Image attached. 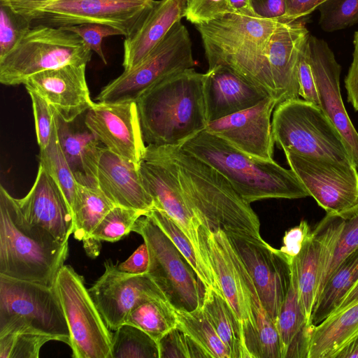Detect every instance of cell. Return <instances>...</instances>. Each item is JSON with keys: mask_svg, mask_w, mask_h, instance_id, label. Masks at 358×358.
Wrapping results in <instances>:
<instances>
[{"mask_svg": "<svg viewBox=\"0 0 358 358\" xmlns=\"http://www.w3.org/2000/svg\"><path fill=\"white\" fill-rule=\"evenodd\" d=\"M32 104L37 142L40 150L50 143L56 127L57 113L52 106L36 93L28 91Z\"/></svg>", "mask_w": 358, "mask_h": 358, "instance_id": "f6af8a7d", "label": "cell"}, {"mask_svg": "<svg viewBox=\"0 0 358 358\" xmlns=\"http://www.w3.org/2000/svg\"><path fill=\"white\" fill-rule=\"evenodd\" d=\"M182 149L220 173L248 203L267 199H301L309 194L295 173L273 159L244 152L206 130L196 134Z\"/></svg>", "mask_w": 358, "mask_h": 358, "instance_id": "3957f363", "label": "cell"}, {"mask_svg": "<svg viewBox=\"0 0 358 358\" xmlns=\"http://www.w3.org/2000/svg\"><path fill=\"white\" fill-rule=\"evenodd\" d=\"M308 38L301 49L297 63L299 96L304 100L320 106L317 90L310 62Z\"/></svg>", "mask_w": 358, "mask_h": 358, "instance_id": "c3c4849f", "label": "cell"}, {"mask_svg": "<svg viewBox=\"0 0 358 358\" xmlns=\"http://www.w3.org/2000/svg\"><path fill=\"white\" fill-rule=\"evenodd\" d=\"M150 264L148 248L144 242L124 262L115 265L118 271L129 274H143Z\"/></svg>", "mask_w": 358, "mask_h": 358, "instance_id": "816d5d0a", "label": "cell"}, {"mask_svg": "<svg viewBox=\"0 0 358 358\" xmlns=\"http://www.w3.org/2000/svg\"><path fill=\"white\" fill-rule=\"evenodd\" d=\"M280 22L229 13L195 25L202 39L208 69L220 64L228 66L273 98L268 48Z\"/></svg>", "mask_w": 358, "mask_h": 358, "instance_id": "5b68a950", "label": "cell"}, {"mask_svg": "<svg viewBox=\"0 0 358 358\" xmlns=\"http://www.w3.org/2000/svg\"><path fill=\"white\" fill-rule=\"evenodd\" d=\"M39 164L57 185L73 213L77 194V180L62 151L57 123L49 145L45 149L40 150Z\"/></svg>", "mask_w": 358, "mask_h": 358, "instance_id": "8d00e7d4", "label": "cell"}, {"mask_svg": "<svg viewBox=\"0 0 358 358\" xmlns=\"http://www.w3.org/2000/svg\"><path fill=\"white\" fill-rule=\"evenodd\" d=\"M26 17L31 26L61 28L95 23L129 36L152 8L155 0H1Z\"/></svg>", "mask_w": 358, "mask_h": 358, "instance_id": "52a82bcc", "label": "cell"}, {"mask_svg": "<svg viewBox=\"0 0 358 358\" xmlns=\"http://www.w3.org/2000/svg\"><path fill=\"white\" fill-rule=\"evenodd\" d=\"M92 50L76 33L43 24L31 26L17 45L0 59V82L24 84L31 76L68 64H87Z\"/></svg>", "mask_w": 358, "mask_h": 358, "instance_id": "9c48e42d", "label": "cell"}, {"mask_svg": "<svg viewBox=\"0 0 358 358\" xmlns=\"http://www.w3.org/2000/svg\"><path fill=\"white\" fill-rule=\"evenodd\" d=\"M131 231L140 234L150 254L148 273L177 308L202 306L205 287L171 239L148 215L140 217Z\"/></svg>", "mask_w": 358, "mask_h": 358, "instance_id": "8fae6325", "label": "cell"}, {"mask_svg": "<svg viewBox=\"0 0 358 358\" xmlns=\"http://www.w3.org/2000/svg\"><path fill=\"white\" fill-rule=\"evenodd\" d=\"M82 241L83 242L84 249L88 256L96 257L99 255L101 246V241L90 236Z\"/></svg>", "mask_w": 358, "mask_h": 358, "instance_id": "6f0895ef", "label": "cell"}, {"mask_svg": "<svg viewBox=\"0 0 358 358\" xmlns=\"http://www.w3.org/2000/svg\"><path fill=\"white\" fill-rule=\"evenodd\" d=\"M309 36L304 22L299 19L280 22L270 38L268 61L273 98L278 104L299 96L297 63L301 49Z\"/></svg>", "mask_w": 358, "mask_h": 358, "instance_id": "cb8c5ba5", "label": "cell"}, {"mask_svg": "<svg viewBox=\"0 0 358 358\" xmlns=\"http://www.w3.org/2000/svg\"><path fill=\"white\" fill-rule=\"evenodd\" d=\"M226 234L252 278L264 308L275 323L289 287L290 263L280 250L262 238Z\"/></svg>", "mask_w": 358, "mask_h": 358, "instance_id": "9a60e30c", "label": "cell"}, {"mask_svg": "<svg viewBox=\"0 0 358 358\" xmlns=\"http://www.w3.org/2000/svg\"><path fill=\"white\" fill-rule=\"evenodd\" d=\"M290 169L327 214L342 215L358 206V171L323 158L285 151Z\"/></svg>", "mask_w": 358, "mask_h": 358, "instance_id": "5bb4252c", "label": "cell"}, {"mask_svg": "<svg viewBox=\"0 0 358 358\" xmlns=\"http://www.w3.org/2000/svg\"><path fill=\"white\" fill-rule=\"evenodd\" d=\"M159 147L174 163L182 194L201 225L262 238L260 222L250 203L220 173L180 145Z\"/></svg>", "mask_w": 358, "mask_h": 358, "instance_id": "6da1fadb", "label": "cell"}, {"mask_svg": "<svg viewBox=\"0 0 358 358\" xmlns=\"http://www.w3.org/2000/svg\"><path fill=\"white\" fill-rule=\"evenodd\" d=\"M61 28L78 34L85 45L98 55L105 64H107V61L102 49L103 38L111 36L122 35L118 29L110 26L95 23H85Z\"/></svg>", "mask_w": 358, "mask_h": 358, "instance_id": "7dc6e473", "label": "cell"}, {"mask_svg": "<svg viewBox=\"0 0 358 358\" xmlns=\"http://www.w3.org/2000/svg\"><path fill=\"white\" fill-rule=\"evenodd\" d=\"M229 3L231 13L257 17L252 8L250 0H229Z\"/></svg>", "mask_w": 358, "mask_h": 358, "instance_id": "9f6ffc18", "label": "cell"}, {"mask_svg": "<svg viewBox=\"0 0 358 358\" xmlns=\"http://www.w3.org/2000/svg\"><path fill=\"white\" fill-rule=\"evenodd\" d=\"M57 136L62 151L78 182L96 185L100 141L89 129H73L56 115Z\"/></svg>", "mask_w": 358, "mask_h": 358, "instance_id": "83f0119b", "label": "cell"}, {"mask_svg": "<svg viewBox=\"0 0 358 358\" xmlns=\"http://www.w3.org/2000/svg\"><path fill=\"white\" fill-rule=\"evenodd\" d=\"M358 302V282L350 291V292L345 296L344 299L338 308L336 310L334 313H338L342 310H344ZM333 313V314H334ZM332 315V314H331Z\"/></svg>", "mask_w": 358, "mask_h": 358, "instance_id": "680465c9", "label": "cell"}, {"mask_svg": "<svg viewBox=\"0 0 358 358\" xmlns=\"http://www.w3.org/2000/svg\"><path fill=\"white\" fill-rule=\"evenodd\" d=\"M104 266V273L88 291L110 329L115 331L124 324L129 313L140 303L150 299L169 300L148 273L121 272L110 260L105 262Z\"/></svg>", "mask_w": 358, "mask_h": 358, "instance_id": "e0dca14e", "label": "cell"}, {"mask_svg": "<svg viewBox=\"0 0 358 358\" xmlns=\"http://www.w3.org/2000/svg\"><path fill=\"white\" fill-rule=\"evenodd\" d=\"M252 8L259 18L284 22L285 0H250Z\"/></svg>", "mask_w": 358, "mask_h": 358, "instance_id": "f907efd6", "label": "cell"}, {"mask_svg": "<svg viewBox=\"0 0 358 358\" xmlns=\"http://www.w3.org/2000/svg\"><path fill=\"white\" fill-rule=\"evenodd\" d=\"M31 27L26 17L0 0V59L17 45Z\"/></svg>", "mask_w": 358, "mask_h": 358, "instance_id": "7bdbcfd3", "label": "cell"}, {"mask_svg": "<svg viewBox=\"0 0 358 358\" xmlns=\"http://www.w3.org/2000/svg\"><path fill=\"white\" fill-rule=\"evenodd\" d=\"M194 65L188 30L179 21L139 64L124 70L104 86L96 100L106 103L136 101L162 80Z\"/></svg>", "mask_w": 358, "mask_h": 358, "instance_id": "30bf717a", "label": "cell"}, {"mask_svg": "<svg viewBox=\"0 0 358 358\" xmlns=\"http://www.w3.org/2000/svg\"><path fill=\"white\" fill-rule=\"evenodd\" d=\"M353 44L352 62L345 78V87L348 101L358 111V31L354 34Z\"/></svg>", "mask_w": 358, "mask_h": 358, "instance_id": "f5cc1de1", "label": "cell"}, {"mask_svg": "<svg viewBox=\"0 0 358 358\" xmlns=\"http://www.w3.org/2000/svg\"><path fill=\"white\" fill-rule=\"evenodd\" d=\"M310 228L305 220L285 231L282 238V245L279 249L291 263L300 252L305 241L311 233Z\"/></svg>", "mask_w": 358, "mask_h": 358, "instance_id": "681fc988", "label": "cell"}, {"mask_svg": "<svg viewBox=\"0 0 358 358\" xmlns=\"http://www.w3.org/2000/svg\"><path fill=\"white\" fill-rule=\"evenodd\" d=\"M177 327L189 335L208 355L209 358H231L202 306L192 310L174 306Z\"/></svg>", "mask_w": 358, "mask_h": 358, "instance_id": "836d02e7", "label": "cell"}, {"mask_svg": "<svg viewBox=\"0 0 358 358\" xmlns=\"http://www.w3.org/2000/svg\"><path fill=\"white\" fill-rule=\"evenodd\" d=\"M358 282V248L338 264L317 298L309 324L317 325L333 314Z\"/></svg>", "mask_w": 358, "mask_h": 358, "instance_id": "f546056e", "label": "cell"}, {"mask_svg": "<svg viewBox=\"0 0 358 358\" xmlns=\"http://www.w3.org/2000/svg\"><path fill=\"white\" fill-rule=\"evenodd\" d=\"M343 223L341 216L327 214L311 231L300 252L292 260L301 301L308 323L322 277Z\"/></svg>", "mask_w": 358, "mask_h": 358, "instance_id": "44dd1931", "label": "cell"}, {"mask_svg": "<svg viewBox=\"0 0 358 358\" xmlns=\"http://www.w3.org/2000/svg\"><path fill=\"white\" fill-rule=\"evenodd\" d=\"M199 231L203 255L238 322L244 358H259L258 329L251 292L236 263L229 237L222 229L212 231L200 225Z\"/></svg>", "mask_w": 358, "mask_h": 358, "instance_id": "7c38bea8", "label": "cell"}, {"mask_svg": "<svg viewBox=\"0 0 358 358\" xmlns=\"http://www.w3.org/2000/svg\"><path fill=\"white\" fill-rule=\"evenodd\" d=\"M146 214L142 210L115 206L102 219L90 236L100 241H117L130 233L136 221Z\"/></svg>", "mask_w": 358, "mask_h": 358, "instance_id": "f35d334b", "label": "cell"}, {"mask_svg": "<svg viewBox=\"0 0 358 358\" xmlns=\"http://www.w3.org/2000/svg\"><path fill=\"white\" fill-rule=\"evenodd\" d=\"M139 169L143 185L153 199L154 208L162 210L173 220L210 266L201 247V224L184 199L174 163L159 146L147 145Z\"/></svg>", "mask_w": 358, "mask_h": 358, "instance_id": "2e32d148", "label": "cell"}, {"mask_svg": "<svg viewBox=\"0 0 358 358\" xmlns=\"http://www.w3.org/2000/svg\"><path fill=\"white\" fill-rule=\"evenodd\" d=\"M145 215L150 217L171 239L191 265L205 288H214L222 294L213 270L198 254L191 241L173 220L157 208L151 209Z\"/></svg>", "mask_w": 358, "mask_h": 358, "instance_id": "d6a6232c", "label": "cell"}, {"mask_svg": "<svg viewBox=\"0 0 358 358\" xmlns=\"http://www.w3.org/2000/svg\"><path fill=\"white\" fill-rule=\"evenodd\" d=\"M203 92L208 122L247 109L269 96L236 71L221 64L205 73Z\"/></svg>", "mask_w": 358, "mask_h": 358, "instance_id": "d4e9b609", "label": "cell"}, {"mask_svg": "<svg viewBox=\"0 0 358 358\" xmlns=\"http://www.w3.org/2000/svg\"><path fill=\"white\" fill-rule=\"evenodd\" d=\"M16 200L29 222L45 228L59 243H68L73 233L72 211L57 185L41 164L29 192Z\"/></svg>", "mask_w": 358, "mask_h": 358, "instance_id": "603a6c76", "label": "cell"}, {"mask_svg": "<svg viewBox=\"0 0 358 358\" xmlns=\"http://www.w3.org/2000/svg\"><path fill=\"white\" fill-rule=\"evenodd\" d=\"M202 308L231 358H244L239 326L224 296L214 288H205Z\"/></svg>", "mask_w": 358, "mask_h": 358, "instance_id": "1f68e13d", "label": "cell"}, {"mask_svg": "<svg viewBox=\"0 0 358 358\" xmlns=\"http://www.w3.org/2000/svg\"><path fill=\"white\" fill-rule=\"evenodd\" d=\"M326 0H285V22L301 19L311 13Z\"/></svg>", "mask_w": 358, "mask_h": 358, "instance_id": "db71d44e", "label": "cell"}, {"mask_svg": "<svg viewBox=\"0 0 358 358\" xmlns=\"http://www.w3.org/2000/svg\"><path fill=\"white\" fill-rule=\"evenodd\" d=\"M53 340L34 333H10L0 336V358H38L41 347Z\"/></svg>", "mask_w": 358, "mask_h": 358, "instance_id": "b9f144b4", "label": "cell"}, {"mask_svg": "<svg viewBox=\"0 0 358 358\" xmlns=\"http://www.w3.org/2000/svg\"><path fill=\"white\" fill-rule=\"evenodd\" d=\"M308 45L320 107L343 137L358 171V132L343 102L340 89L341 66L323 39L310 34Z\"/></svg>", "mask_w": 358, "mask_h": 358, "instance_id": "d6986e66", "label": "cell"}, {"mask_svg": "<svg viewBox=\"0 0 358 358\" xmlns=\"http://www.w3.org/2000/svg\"><path fill=\"white\" fill-rule=\"evenodd\" d=\"M204 78L194 68L186 69L162 80L136 101L147 145H181L206 129Z\"/></svg>", "mask_w": 358, "mask_h": 358, "instance_id": "7a4b0ae2", "label": "cell"}, {"mask_svg": "<svg viewBox=\"0 0 358 358\" xmlns=\"http://www.w3.org/2000/svg\"><path fill=\"white\" fill-rule=\"evenodd\" d=\"M290 269L289 287L275 322L280 338L282 358H285L293 340L309 325L301 301L296 271L292 261L290 263Z\"/></svg>", "mask_w": 358, "mask_h": 358, "instance_id": "e575fe53", "label": "cell"}, {"mask_svg": "<svg viewBox=\"0 0 358 358\" xmlns=\"http://www.w3.org/2000/svg\"><path fill=\"white\" fill-rule=\"evenodd\" d=\"M12 1H43L48 0H12Z\"/></svg>", "mask_w": 358, "mask_h": 358, "instance_id": "91938a15", "label": "cell"}, {"mask_svg": "<svg viewBox=\"0 0 358 358\" xmlns=\"http://www.w3.org/2000/svg\"><path fill=\"white\" fill-rule=\"evenodd\" d=\"M71 335L74 358H112V334L84 283L69 265L59 270L55 283Z\"/></svg>", "mask_w": 358, "mask_h": 358, "instance_id": "4fadbf2b", "label": "cell"}, {"mask_svg": "<svg viewBox=\"0 0 358 358\" xmlns=\"http://www.w3.org/2000/svg\"><path fill=\"white\" fill-rule=\"evenodd\" d=\"M159 358H209L206 352L177 326L158 341Z\"/></svg>", "mask_w": 358, "mask_h": 358, "instance_id": "ee69618b", "label": "cell"}, {"mask_svg": "<svg viewBox=\"0 0 358 358\" xmlns=\"http://www.w3.org/2000/svg\"><path fill=\"white\" fill-rule=\"evenodd\" d=\"M271 127L274 142L284 152L355 165L343 137L319 106L299 98L285 101L276 106Z\"/></svg>", "mask_w": 358, "mask_h": 358, "instance_id": "ba28073f", "label": "cell"}, {"mask_svg": "<svg viewBox=\"0 0 358 358\" xmlns=\"http://www.w3.org/2000/svg\"><path fill=\"white\" fill-rule=\"evenodd\" d=\"M85 124L105 148L140 165L146 146L136 101L98 102L87 110Z\"/></svg>", "mask_w": 358, "mask_h": 358, "instance_id": "ac0fdd59", "label": "cell"}, {"mask_svg": "<svg viewBox=\"0 0 358 358\" xmlns=\"http://www.w3.org/2000/svg\"><path fill=\"white\" fill-rule=\"evenodd\" d=\"M87 64H68L36 73L23 85L45 99L64 121L71 123L92 108L94 102L87 84Z\"/></svg>", "mask_w": 358, "mask_h": 358, "instance_id": "7402d4cb", "label": "cell"}, {"mask_svg": "<svg viewBox=\"0 0 358 358\" xmlns=\"http://www.w3.org/2000/svg\"><path fill=\"white\" fill-rule=\"evenodd\" d=\"M340 216L344 219L343 226L322 277L316 299L324 284L341 261L358 248V206Z\"/></svg>", "mask_w": 358, "mask_h": 358, "instance_id": "ab89813d", "label": "cell"}, {"mask_svg": "<svg viewBox=\"0 0 358 358\" xmlns=\"http://www.w3.org/2000/svg\"><path fill=\"white\" fill-rule=\"evenodd\" d=\"M112 358H159L157 342L140 328L124 323L112 334Z\"/></svg>", "mask_w": 358, "mask_h": 358, "instance_id": "74e56055", "label": "cell"}, {"mask_svg": "<svg viewBox=\"0 0 358 358\" xmlns=\"http://www.w3.org/2000/svg\"><path fill=\"white\" fill-rule=\"evenodd\" d=\"M358 331V302L311 325L308 358H330Z\"/></svg>", "mask_w": 358, "mask_h": 358, "instance_id": "f1b7e54d", "label": "cell"}, {"mask_svg": "<svg viewBox=\"0 0 358 358\" xmlns=\"http://www.w3.org/2000/svg\"><path fill=\"white\" fill-rule=\"evenodd\" d=\"M115 205L96 185L77 182V194L73 208V234L83 241L92 231Z\"/></svg>", "mask_w": 358, "mask_h": 358, "instance_id": "4dcf8cb0", "label": "cell"}, {"mask_svg": "<svg viewBox=\"0 0 358 358\" xmlns=\"http://www.w3.org/2000/svg\"><path fill=\"white\" fill-rule=\"evenodd\" d=\"M139 168L140 165L102 148L97 169V185L115 206L148 213L155 205L143 185Z\"/></svg>", "mask_w": 358, "mask_h": 358, "instance_id": "484cf974", "label": "cell"}, {"mask_svg": "<svg viewBox=\"0 0 358 358\" xmlns=\"http://www.w3.org/2000/svg\"><path fill=\"white\" fill-rule=\"evenodd\" d=\"M68 250V243L29 222L16 199L1 185L0 275L54 286Z\"/></svg>", "mask_w": 358, "mask_h": 358, "instance_id": "277c9868", "label": "cell"}, {"mask_svg": "<svg viewBox=\"0 0 358 358\" xmlns=\"http://www.w3.org/2000/svg\"><path fill=\"white\" fill-rule=\"evenodd\" d=\"M186 0L156 1L136 29L124 41V70L139 64L184 17Z\"/></svg>", "mask_w": 358, "mask_h": 358, "instance_id": "4316f807", "label": "cell"}, {"mask_svg": "<svg viewBox=\"0 0 358 358\" xmlns=\"http://www.w3.org/2000/svg\"><path fill=\"white\" fill-rule=\"evenodd\" d=\"M268 96L256 105L208 123L206 131L252 156L272 159L271 114L278 105Z\"/></svg>", "mask_w": 358, "mask_h": 358, "instance_id": "ffe728a7", "label": "cell"}, {"mask_svg": "<svg viewBox=\"0 0 358 358\" xmlns=\"http://www.w3.org/2000/svg\"><path fill=\"white\" fill-rule=\"evenodd\" d=\"M231 13L229 0H186L184 17L194 25Z\"/></svg>", "mask_w": 358, "mask_h": 358, "instance_id": "bcb514c9", "label": "cell"}, {"mask_svg": "<svg viewBox=\"0 0 358 358\" xmlns=\"http://www.w3.org/2000/svg\"><path fill=\"white\" fill-rule=\"evenodd\" d=\"M125 323L134 325L155 340L177 326L174 306L169 300L150 299L136 306Z\"/></svg>", "mask_w": 358, "mask_h": 358, "instance_id": "d590c367", "label": "cell"}, {"mask_svg": "<svg viewBox=\"0 0 358 358\" xmlns=\"http://www.w3.org/2000/svg\"><path fill=\"white\" fill-rule=\"evenodd\" d=\"M317 9L319 24L326 32L344 29L358 23V0H326Z\"/></svg>", "mask_w": 358, "mask_h": 358, "instance_id": "60d3db41", "label": "cell"}, {"mask_svg": "<svg viewBox=\"0 0 358 358\" xmlns=\"http://www.w3.org/2000/svg\"><path fill=\"white\" fill-rule=\"evenodd\" d=\"M330 358H358V331L341 346Z\"/></svg>", "mask_w": 358, "mask_h": 358, "instance_id": "11a10c76", "label": "cell"}, {"mask_svg": "<svg viewBox=\"0 0 358 358\" xmlns=\"http://www.w3.org/2000/svg\"><path fill=\"white\" fill-rule=\"evenodd\" d=\"M34 333L71 346V335L55 286L0 275V336Z\"/></svg>", "mask_w": 358, "mask_h": 358, "instance_id": "8992f818", "label": "cell"}]
</instances>
